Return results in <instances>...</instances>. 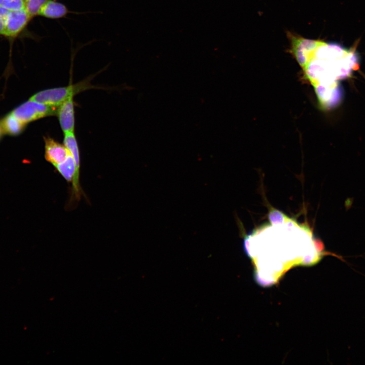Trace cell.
<instances>
[{
    "label": "cell",
    "mask_w": 365,
    "mask_h": 365,
    "mask_svg": "<svg viewBox=\"0 0 365 365\" xmlns=\"http://www.w3.org/2000/svg\"><path fill=\"white\" fill-rule=\"evenodd\" d=\"M290 51L313 86L317 98L330 96L341 88L338 80L357 68L353 51L341 46L290 34Z\"/></svg>",
    "instance_id": "1"
},
{
    "label": "cell",
    "mask_w": 365,
    "mask_h": 365,
    "mask_svg": "<svg viewBox=\"0 0 365 365\" xmlns=\"http://www.w3.org/2000/svg\"><path fill=\"white\" fill-rule=\"evenodd\" d=\"M93 88L89 80L65 87L49 88L40 91L29 99L48 105L58 106L65 101L86 89Z\"/></svg>",
    "instance_id": "2"
},
{
    "label": "cell",
    "mask_w": 365,
    "mask_h": 365,
    "mask_svg": "<svg viewBox=\"0 0 365 365\" xmlns=\"http://www.w3.org/2000/svg\"><path fill=\"white\" fill-rule=\"evenodd\" d=\"M57 107L29 99L15 108L11 113L27 125L38 119L56 115Z\"/></svg>",
    "instance_id": "3"
},
{
    "label": "cell",
    "mask_w": 365,
    "mask_h": 365,
    "mask_svg": "<svg viewBox=\"0 0 365 365\" xmlns=\"http://www.w3.org/2000/svg\"><path fill=\"white\" fill-rule=\"evenodd\" d=\"M31 18L24 8L10 11L6 19L2 35L9 38L16 37L26 27Z\"/></svg>",
    "instance_id": "4"
},
{
    "label": "cell",
    "mask_w": 365,
    "mask_h": 365,
    "mask_svg": "<svg viewBox=\"0 0 365 365\" xmlns=\"http://www.w3.org/2000/svg\"><path fill=\"white\" fill-rule=\"evenodd\" d=\"M45 158L54 167L62 162L70 154L64 145L50 136L44 137Z\"/></svg>",
    "instance_id": "5"
},
{
    "label": "cell",
    "mask_w": 365,
    "mask_h": 365,
    "mask_svg": "<svg viewBox=\"0 0 365 365\" xmlns=\"http://www.w3.org/2000/svg\"><path fill=\"white\" fill-rule=\"evenodd\" d=\"M56 115L64 134L74 132L75 118L73 98L60 104L57 107Z\"/></svg>",
    "instance_id": "6"
},
{
    "label": "cell",
    "mask_w": 365,
    "mask_h": 365,
    "mask_svg": "<svg viewBox=\"0 0 365 365\" xmlns=\"http://www.w3.org/2000/svg\"><path fill=\"white\" fill-rule=\"evenodd\" d=\"M70 13L67 7L56 0H49L40 9L38 15L51 19L66 17Z\"/></svg>",
    "instance_id": "7"
},
{
    "label": "cell",
    "mask_w": 365,
    "mask_h": 365,
    "mask_svg": "<svg viewBox=\"0 0 365 365\" xmlns=\"http://www.w3.org/2000/svg\"><path fill=\"white\" fill-rule=\"evenodd\" d=\"M5 134L17 136L24 130L27 125L14 116L11 112L0 120Z\"/></svg>",
    "instance_id": "8"
},
{
    "label": "cell",
    "mask_w": 365,
    "mask_h": 365,
    "mask_svg": "<svg viewBox=\"0 0 365 365\" xmlns=\"http://www.w3.org/2000/svg\"><path fill=\"white\" fill-rule=\"evenodd\" d=\"M63 144L73 157L77 168L80 170L79 148L74 132L64 134Z\"/></svg>",
    "instance_id": "9"
},
{
    "label": "cell",
    "mask_w": 365,
    "mask_h": 365,
    "mask_svg": "<svg viewBox=\"0 0 365 365\" xmlns=\"http://www.w3.org/2000/svg\"><path fill=\"white\" fill-rule=\"evenodd\" d=\"M49 0H26L24 9L31 18L38 15L42 7Z\"/></svg>",
    "instance_id": "10"
},
{
    "label": "cell",
    "mask_w": 365,
    "mask_h": 365,
    "mask_svg": "<svg viewBox=\"0 0 365 365\" xmlns=\"http://www.w3.org/2000/svg\"><path fill=\"white\" fill-rule=\"evenodd\" d=\"M25 2L23 0H0V6L9 10H17L23 9Z\"/></svg>",
    "instance_id": "11"
},
{
    "label": "cell",
    "mask_w": 365,
    "mask_h": 365,
    "mask_svg": "<svg viewBox=\"0 0 365 365\" xmlns=\"http://www.w3.org/2000/svg\"><path fill=\"white\" fill-rule=\"evenodd\" d=\"M268 217L274 225L282 224L284 222L285 216L278 210L274 209L270 211Z\"/></svg>",
    "instance_id": "12"
},
{
    "label": "cell",
    "mask_w": 365,
    "mask_h": 365,
    "mask_svg": "<svg viewBox=\"0 0 365 365\" xmlns=\"http://www.w3.org/2000/svg\"><path fill=\"white\" fill-rule=\"evenodd\" d=\"M10 11L0 6V18L6 19Z\"/></svg>",
    "instance_id": "13"
},
{
    "label": "cell",
    "mask_w": 365,
    "mask_h": 365,
    "mask_svg": "<svg viewBox=\"0 0 365 365\" xmlns=\"http://www.w3.org/2000/svg\"><path fill=\"white\" fill-rule=\"evenodd\" d=\"M6 19L0 18V34H2L5 25Z\"/></svg>",
    "instance_id": "14"
},
{
    "label": "cell",
    "mask_w": 365,
    "mask_h": 365,
    "mask_svg": "<svg viewBox=\"0 0 365 365\" xmlns=\"http://www.w3.org/2000/svg\"><path fill=\"white\" fill-rule=\"evenodd\" d=\"M4 134H5V133L0 122V140L3 138Z\"/></svg>",
    "instance_id": "15"
},
{
    "label": "cell",
    "mask_w": 365,
    "mask_h": 365,
    "mask_svg": "<svg viewBox=\"0 0 365 365\" xmlns=\"http://www.w3.org/2000/svg\"><path fill=\"white\" fill-rule=\"evenodd\" d=\"M23 1L25 2L26 0H23Z\"/></svg>",
    "instance_id": "16"
}]
</instances>
